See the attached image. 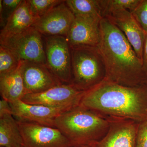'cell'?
I'll return each instance as SVG.
<instances>
[{
    "label": "cell",
    "mask_w": 147,
    "mask_h": 147,
    "mask_svg": "<svg viewBox=\"0 0 147 147\" xmlns=\"http://www.w3.org/2000/svg\"><path fill=\"white\" fill-rule=\"evenodd\" d=\"M22 0H0L1 29L5 26L8 19L22 2Z\"/></svg>",
    "instance_id": "obj_22"
},
{
    "label": "cell",
    "mask_w": 147,
    "mask_h": 147,
    "mask_svg": "<svg viewBox=\"0 0 147 147\" xmlns=\"http://www.w3.org/2000/svg\"><path fill=\"white\" fill-rule=\"evenodd\" d=\"M98 49L106 68L105 80L124 86L147 84V72L126 37L111 21L103 17L100 22Z\"/></svg>",
    "instance_id": "obj_1"
},
{
    "label": "cell",
    "mask_w": 147,
    "mask_h": 147,
    "mask_svg": "<svg viewBox=\"0 0 147 147\" xmlns=\"http://www.w3.org/2000/svg\"><path fill=\"white\" fill-rule=\"evenodd\" d=\"M135 147H147V119L138 123Z\"/></svg>",
    "instance_id": "obj_24"
},
{
    "label": "cell",
    "mask_w": 147,
    "mask_h": 147,
    "mask_svg": "<svg viewBox=\"0 0 147 147\" xmlns=\"http://www.w3.org/2000/svg\"><path fill=\"white\" fill-rule=\"evenodd\" d=\"M71 85L83 92L92 89L105 80L106 68L97 47H70Z\"/></svg>",
    "instance_id": "obj_4"
},
{
    "label": "cell",
    "mask_w": 147,
    "mask_h": 147,
    "mask_svg": "<svg viewBox=\"0 0 147 147\" xmlns=\"http://www.w3.org/2000/svg\"><path fill=\"white\" fill-rule=\"evenodd\" d=\"M141 0H100L102 18L110 13L122 10H134Z\"/></svg>",
    "instance_id": "obj_19"
},
{
    "label": "cell",
    "mask_w": 147,
    "mask_h": 147,
    "mask_svg": "<svg viewBox=\"0 0 147 147\" xmlns=\"http://www.w3.org/2000/svg\"><path fill=\"white\" fill-rule=\"evenodd\" d=\"M24 142L18 122L11 113L0 116V147H22Z\"/></svg>",
    "instance_id": "obj_17"
},
{
    "label": "cell",
    "mask_w": 147,
    "mask_h": 147,
    "mask_svg": "<svg viewBox=\"0 0 147 147\" xmlns=\"http://www.w3.org/2000/svg\"><path fill=\"white\" fill-rule=\"evenodd\" d=\"M7 113H11L10 103L7 100L2 98L0 100V116Z\"/></svg>",
    "instance_id": "obj_25"
},
{
    "label": "cell",
    "mask_w": 147,
    "mask_h": 147,
    "mask_svg": "<svg viewBox=\"0 0 147 147\" xmlns=\"http://www.w3.org/2000/svg\"><path fill=\"white\" fill-rule=\"evenodd\" d=\"M66 37L70 47L88 46L96 47L100 41V22L98 16H75Z\"/></svg>",
    "instance_id": "obj_10"
},
{
    "label": "cell",
    "mask_w": 147,
    "mask_h": 147,
    "mask_svg": "<svg viewBox=\"0 0 147 147\" xmlns=\"http://www.w3.org/2000/svg\"><path fill=\"white\" fill-rule=\"evenodd\" d=\"M80 105L106 117L139 122L147 119V84L129 87L104 80L85 92Z\"/></svg>",
    "instance_id": "obj_2"
},
{
    "label": "cell",
    "mask_w": 147,
    "mask_h": 147,
    "mask_svg": "<svg viewBox=\"0 0 147 147\" xmlns=\"http://www.w3.org/2000/svg\"><path fill=\"white\" fill-rule=\"evenodd\" d=\"M65 2L75 16L91 15L102 17L100 0H67Z\"/></svg>",
    "instance_id": "obj_18"
},
{
    "label": "cell",
    "mask_w": 147,
    "mask_h": 147,
    "mask_svg": "<svg viewBox=\"0 0 147 147\" xmlns=\"http://www.w3.org/2000/svg\"><path fill=\"white\" fill-rule=\"evenodd\" d=\"M0 44L9 49L20 61L46 65L43 36L34 27L16 34L0 36Z\"/></svg>",
    "instance_id": "obj_5"
},
{
    "label": "cell",
    "mask_w": 147,
    "mask_h": 147,
    "mask_svg": "<svg viewBox=\"0 0 147 147\" xmlns=\"http://www.w3.org/2000/svg\"><path fill=\"white\" fill-rule=\"evenodd\" d=\"M143 63L145 69L147 72V32L146 34L144 44V50H143Z\"/></svg>",
    "instance_id": "obj_26"
},
{
    "label": "cell",
    "mask_w": 147,
    "mask_h": 147,
    "mask_svg": "<svg viewBox=\"0 0 147 147\" xmlns=\"http://www.w3.org/2000/svg\"><path fill=\"white\" fill-rule=\"evenodd\" d=\"M9 103L12 115L16 120L34 123L53 127H55V120L58 116L63 112L73 108L69 107L53 108L30 104L21 100Z\"/></svg>",
    "instance_id": "obj_11"
},
{
    "label": "cell",
    "mask_w": 147,
    "mask_h": 147,
    "mask_svg": "<svg viewBox=\"0 0 147 147\" xmlns=\"http://www.w3.org/2000/svg\"><path fill=\"white\" fill-rule=\"evenodd\" d=\"M21 73L27 94L41 92L61 84L46 65L23 61Z\"/></svg>",
    "instance_id": "obj_13"
},
{
    "label": "cell",
    "mask_w": 147,
    "mask_h": 147,
    "mask_svg": "<svg viewBox=\"0 0 147 147\" xmlns=\"http://www.w3.org/2000/svg\"><path fill=\"white\" fill-rule=\"evenodd\" d=\"M24 147H71L68 139L57 128L18 121Z\"/></svg>",
    "instance_id": "obj_8"
},
{
    "label": "cell",
    "mask_w": 147,
    "mask_h": 147,
    "mask_svg": "<svg viewBox=\"0 0 147 147\" xmlns=\"http://www.w3.org/2000/svg\"><path fill=\"white\" fill-rule=\"evenodd\" d=\"M110 128L93 147H135L138 123L128 119L108 117Z\"/></svg>",
    "instance_id": "obj_12"
},
{
    "label": "cell",
    "mask_w": 147,
    "mask_h": 147,
    "mask_svg": "<svg viewBox=\"0 0 147 147\" xmlns=\"http://www.w3.org/2000/svg\"><path fill=\"white\" fill-rule=\"evenodd\" d=\"M20 61L9 49L0 45V75L16 68Z\"/></svg>",
    "instance_id": "obj_20"
},
{
    "label": "cell",
    "mask_w": 147,
    "mask_h": 147,
    "mask_svg": "<svg viewBox=\"0 0 147 147\" xmlns=\"http://www.w3.org/2000/svg\"><path fill=\"white\" fill-rule=\"evenodd\" d=\"M84 92L71 84H61L41 92L27 94L21 100L53 108H74L80 105Z\"/></svg>",
    "instance_id": "obj_7"
},
{
    "label": "cell",
    "mask_w": 147,
    "mask_h": 147,
    "mask_svg": "<svg viewBox=\"0 0 147 147\" xmlns=\"http://www.w3.org/2000/svg\"><path fill=\"white\" fill-rule=\"evenodd\" d=\"M46 65L61 84H71V47L66 37L43 36Z\"/></svg>",
    "instance_id": "obj_6"
},
{
    "label": "cell",
    "mask_w": 147,
    "mask_h": 147,
    "mask_svg": "<svg viewBox=\"0 0 147 147\" xmlns=\"http://www.w3.org/2000/svg\"><path fill=\"white\" fill-rule=\"evenodd\" d=\"M71 147H93L92 145H78V146H73Z\"/></svg>",
    "instance_id": "obj_27"
},
{
    "label": "cell",
    "mask_w": 147,
    "mask_h": 147,
    "mask_svg": "<svg viewBox=\"0 0 147 147\" xmlns=\"http://www.w3.org/2000/svg\"><path fill=\"white\" fill-rule=\"evenodd\" d=\"M131 13L141 28L147 32V0H141Z\"/></svg>",
    "instance_id": "obj_23"
},
{
    "label": "cell",
    "mask_w": 147,
    "mask_h": 147,
    "mask_svg": "<svg viewBox=\"0 0 147 147\" xmlns=\"http://www.w3.org/2000/svg\"></svg>",
    "instance_id": "obj_28"
},
{
    "label": "cell",
    "mask_w": 147,
    "mask_h": 147,
    "mask_svg": "<svg viewBox=\"0 0 147 147\" xmlns=\"http://www.w3.org/2000/svg\"></svg>",
    "instance_id": "obj_29"
},
{
    "label": "cell",
    "mask_w": 147,
    "mask_h": 147,
    "mask_svg": "<svg viewBox=\"0 0 147 147\" xmlns=\"http://www.w3.org/2000/svg\"><path fill=\"white\" fill-rule=\"evenodd\" d=\"M64 1L61 0H28L34 14L39 18L52 8Z\"/></svg>",
    "instance_id": "obj_21"
},
{
    "label": "cell",
    "mask_w": 147,
    "mask_h": 147,
    "mask_svg": "<svg viewBox=\"0 0 147 147\" xmlns=\"http://www.w3.org/2000/svg\"><path fill=\"white\" fill-rule=\"evenodd\" d=\"M38 18L31 10L28 0L22 1L5 26L1 30L0 36L19 33L33 26Z\"/></svg>",
    "instance_id": "obj_16"
},
{
    "label": "cell",
    "mask_w": 147,
    "mask_h": 147,
    "mask_svg": "<svg viewBox=\"0 0 147 147\" xmlns=\"http://www.w3.org/2000/svg\"><path fill=\"white\" fill-rule=\"evenodd\" d=\"M108 18L123 33L143 61V50L146 32L141 28L129 11L122 10L110 13Z\"/></svg>",
    "instance_id": "obj_14"
},
{
    "label": "cell",
    "mask_w": 147,
    "mask_h": 147,
    "mask_svg": "<svg viewBox=\"0 0 147 147\" xmlns=\"http://www.w3.org/2000/svg\"><path fill=\"white\" fill-rule=\"evenodd\" d=\"M55 126L71 146H93L103 139L110 128L108 118L79 105L65 111L55 119Z\"/></svg>",
    "instance_id": "obj_3"
},
{
    "label": "cell",
    "mask_w": 147,
    "mask_h": 147,
    "mask_svg": "<svg viewBox=\"0 0 147 147\" xmlns=\"http://www.w3.org/2000/svg\"><path fill=\"white\" fill-rule=\"evenodd\" d=\"M75 17L64 1L38 18L33 27L43 36L66 37Z\"/></svg>",
    "instance_id": "obj_9"
},
{
    "label": "cell",
    "mask_w": 147,
    "mask_h": 147,
    "mask_svg": "<svg viewBox=\"0 0 147 147\" xmlns=\"http://www.w3.org/2000/svg\"><path fill=\"white\" fill-rule=\"evenodd\" d=\"M22 61L11 71L0 75V92L2 98L11 103L22 100L27 94L21 73Z\"/></svg>",
    "instance_id": "obj_15"
}]
</instances>
